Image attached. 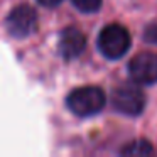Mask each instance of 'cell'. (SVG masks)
I'll return each mask as SVG.
<instances>
[{
    "mask_svg": "<svg viewBox=\"0 0 157 157\" xmlns=\"http://www.w3.org/2000/svg\"><path fill=\"white\" fill-rule=\"evenodd\" d=\"M66 105L75 115L91 117L105 106V93L98 86L76 88L66 98Z\"/></svg>",
    "mask_w": 157,
    "mask_h": 157,
    "instance_id": "6da1fadb",
    "label": "cell"
},
{
    "mask_svg": "<svg viewBox=\"0 0 157 157\" xmlns=\"http://www.w3.org/2000/svg\"><path fill=\"white\" fill-rule=\"evenodd\" d=\"M130 34L123 25L108 24L101 29L98 36V49L105 58L118 59L128 51L130 48Z\"/></svg>",
    "mask_w": 157,
    "mask_h": 157,
    "instance_id": "7a4b0ae2",
    "label": "cell"
},
{
    "mask_svg": "<svg viewBox=\"0 0 157 157\" xmlns=\"http://www.w3.org/2000/svg\"><path fill=\"white\" fill-rule=\"evenodd\" d=\"M112 101H113V106L120 113L128 117H137L142 113L144 106H145V96H144L142 90L137 85L123 83L113 91Z\"/></svg>",
    "mask_w": 157,
    "mask_h": 157,
    "instance_id": "3957f363",
    "label": "cell"
},
{
    "mask_svg": "<svg viewBox=\"0 0 157 157\" xmlns=\"http://www.w3.org/2000/svg\"><path fill=\"white\" fill-rule=\"evenodd\" d=\"M5 27L12 37H27L37 27V14L29 5H19L7 15Z\"/></svg>",
    "mask_w": 157,
    "mask_h": 157,
    "instance_id": "277c9868",
    "label": "cell"
},
{
    "mask_svg": "<svg viewBox=\"0 0 157 157\" xmlns=\"http://www.w3.org/2000/svg\"><path fill=\"white\" fill-rule=\"evenodd\" d=\"M128 73L137 85L157 83V56L154 52H140L133 56L128 64Z\"/></svg>",
    "mask_w": 157,
    "mask_h": 157,
    "instance_id": "5b68a950",
    "label": "cell"
},
{
    "mask_svg": "<svg viewBox=\"0 0 157 157\" xmlns=\"http://www.w3.org/2000/svg\"><path fill=\"white\" fill-rule=\"evenodd\" d=\"M86 46V39L81 31L76 27H68L61 32V39H59V51L66 59L78 58Z\"/></svg>",
    "mask_w": 157,
    "mask_h": 157,
    "instance_id": "8992f818",
    "label": "cell"
},
{
    "mask_svg": "<svg viewBox=\"0 0 157 157\" xmlns=\"http://www.w3.org/2000/svg\"><path fill=\"white\" fill-rule=\"evenodd\" d=\"M123 155H132V157H144L154 154V149L147 140H135V142L128 144L125 149L122 150Z\"/></svg>",
    "mask_w": 157,
    "mask_h": 157,
    "instance_id": "52a82bcc",
    "label": "cell"
},
{
    "mask_svg": "<svg viewBox=\"0 0 157 157\" xmlns=\"http://www.w3.org/2000/svg\"><path fill=\"white\" fill-rule=\"evenodd\" d=\"M71 2L81 12H96L103 0H71Z\"/></svg>",
    "mask_w": 157,
    "mask_h": 157,
    "instance_id": "ba28073f",
    "label": "cell"
},
{
    "mask_svg": "<svg viewBox=\"0 0 157 157\" xmlns=\"http://www.w3.org/2000/svg\"><path fill=\"white\" fill-rule=\"evenodd\" d=\"M144 39H145L149 44H157V22H152V24H149L145 27Z\"/></svg>",
    "mask_w": 157,
    "mask_h": 157,
    "instance_id": "9c48e42d",
    "label": "cell"
},
{
    "mask_svg": "<svg viewBox=\"0 0 157 157\" xmlns=\"http://www.w3.org/2000/svg\"><path fill=\"white\" fill-rule=\"evenodd\" d=\"M41 5H44V7H56V5H59L63 2V0H37Z\"/></svg>",
    "mask_w": 157,
    "mask_h": 157,
    "instance_id": "30bf717a",
    "label": "cell"
}]
</instances>
